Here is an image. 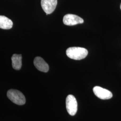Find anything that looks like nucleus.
Here are the masks:
<instances>
[{"mask_svg": "<svg viewBox=\"0 0 121 121\" xmlns=\"http://www.w3.org/2000/svg\"><path fill=\"white\" fill-rule=\"evenodd\" d=\"M66 54L67 56L72 59L80 60L87 56L88 51L85 48L73 47L67 48L66 51Z\"/></svg>", "mask_w": 121, "mask_h": 121, "instance_id": "f257e3e1", "label": "nucleus"}, {"mask_svg": "<svg viewBox=\"0 0 121 121\" xmlns=\"http://www.w3.org/2000/svg\"><path fill=\"white\" fill-rule=\"evenodd\" d=\"M7 96L13 103L22 105L26 102V99L23 94L20 91L15 89H10L7 91Z\"/></svg>", "mask_w": 121, "mask_h": 121, "instance_id": "f03ea898", "label": "nucleus"}, {"mask_svg": "<svg viewBox=\"0 0 121 121\" xmlns=\"http://www.w3.org/2000/svg\"><path fill=\"white\" fill-rule=\"evenodd\" d=\"M66 108L69 115L74 116L77 111L78 104L73 95H69L66 98Z\"/></svg>", "mask_w": 121, "mask_h": 121, "instance_id": "7ed1b4c3", "label": "nucleus"}, {"mask_svg": "<svg viewBox=\"0 0 121 121\" xmlns=\"http://www.w3.org/2000/svg\"><path fill=\"white\" fill-rule=\"evenodd\" d=\"M84 22L83 19L76 15L67 14L63 17V22L67 26H73L78 24H81Z\"/></svg>", "mask_w": 121, "mask_h": 121, "instance_id": "20e7f679", "label": "nucleus"}, {"mask_svg": "<svg viewBox=\"0 0 121 121\" xmlns=\"http://www.w3.org/2000/svg\"><path fill=\"white\" fill-rule=\"evenodd\" d=\"M57 0H41L42 8L46 15L52 13L56 9Z\"/></svg>", "mask_w": 121, "mask_h": 121, "instance_id": "39448f33", "label": "nucleus"}, {"mask_svg": "<svg viewBox=\"0 0 121 121\" xmlns=\"http://www.w3.org/2000/svg\"><path fill=\"white\" fill-rule=\"evenodd\" d=\"M93 91L95 95L100 99H108L112 97V94L111 91L100 86H95Z\"/></svg>", "mask_w": 121, "mask_h": 121, "instance_id": "423d86ee", "label": "nucleus"}, {"mask_svg": "<svg viewBox=\"0 0 121 121\" xmlns=\"http://www.w3.org/2000/svg\"><path fill=\"white\" fill-rule=\"evenodd\" d=\"M34 64L36 69L43 72H47L49 66L43 59L40 56H36L34 60Z\"/></svg>", "mask_w": 121, "mask_h": 121, "instance_id": "0eeeda50", "label": "nucleus"}, {"mask_svg": "<svg viewBox=\"0 0 121 121\" xmlns=\"http://www.w3.org/2000/svg\"><path fill=\"white\" fill-rule=\"evenodd\" d=\"M12 65L13 68L16 70H20L22 65V56L21 54H14L11 57Z\"/></svg>", "mask_w": 121, "mask_h": 121, "instance_id": "6e6552de", "label": "nucleus"}, {"mask_svg": "<svg viewBox=\"0 0 121 121\" xmlns=\"http://www.w3.org/2000/svg\"><path fill=\"white\" fill-rule=\"evenodd\" d=\"M13 22L4 16L0 15V28L3 29H10L13 26Z\"/></svg>", "mask_w": 121, "mask_h": 121, "instance_id": "1a4fd4ad", "label": "nucleus"}, {"mask_svg": "<svg viewBox=\"0 0 121 121\" xmlns=\"http://www.w3.org/2000/svg\"><path fill=\"white\" fill-rule=\"evenodd\" d=\"M120 8H121V6H120Z\"/></svg>", "mask_w": 121, "mask_h": 121, "instance_id": "9d476101", "label": "nucleus"}]
</instances>
